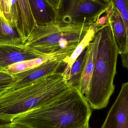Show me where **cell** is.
<instances>
[{
  "instance_id": "1",
  "label": "cell",
  "mask_w": 128,
  "mask_h": 128,
  "mask_svg": "<svg viewBox=\"0 0 128 128\" xmlns=\"http://www.w3.org/2000/svg\"><path fill=\"white\" fill-rule=\"evenodd\" d=\"M91 114L79 89L71 86L11 122L32 128H80L89 123Z\"/></svg>"
},
{
  "instance_id": "2",
  "label": "cell",
  "mask_w": 128,
  "mask_h": 128,
  "mask_svg": "<svg viewBox=\"0 0 128 128\" xmlns=\"http://www.w3.org/2000/svg\"><path fill=\"white\" fill-rule=\"evenodd\" d=\"M71 87L63 72L49 74L31 84L0 95V124L11 122Z\"/></svg>"
},
{
  "instance_id": "3",
  "label": "cell",
  "mask_w": 128,
  "mask_h": 128,
  "mask_svg": "<svg viewBox=\"0 0 128 128\" xmlns=\"http://www.w3.org/2000/svg\"><path fill=\"white\" fill-rule=\"evenodd\" d=\"M101 36L88 92L85 97L90 108L106 107L114 92V80L119 54L115 44L109 18L101 26Z\"/></svg>"
},
{
  "instance_id": "4",
  "label": "cell",
  "mask_w": 128,
  "mask_h": 128,
  "mask_svg": "<svg viewBox=\"0 0 128 128\" xmlns=\"http://www.w3.org/2000/svg\"><path fill=\"white\" fill-rule=\"evenodd\" d=\"M93 26H36L25 45L43 57L62 60L70 57Z\"/></svg>"
},
{
  "instance_id": "5",
  "label": "cell",
  "mask_w": 128,
  "mask_h": 128,
  "mask_svg": "<svg viewBox=\"0 0 128 128\" xmlns=\"http://www.w3.org/2000/svg\"><path fill=\"white\" fill-rule=\"evenodd\" d=\"M111 7L109 0H59L56 24L92 26Z\"/></svg>"
},
{
  "instance_id": "6",
  "label": "cell",
  "mask_w": 128,
  "mask_h": 128,
  "mask_svg": "<svg viewBox=\"0 0 128 128\" xmlns=\"http://www.w3.org/2000/svg\"><path fill=\"white\" fill-rule=\"evenodd\" d=\"M67 64L64 60H49L30 70L14 74L13 76L16 81L8 91L28 86L50 73L64 72Z\"/></svg>"
},
{
  "instance_id": "7",
  "label": "cell",
  "mask_w": 128,
  "mask_h": 128,
  "mask_svg": "<svg viewBox=\"0 0 128 128\" xmlns=\"http://www.w3.org/2000/svg\"><path fill=\"white\" fill-rule=\"evenodd\" d=\"M101 128H128V82L122 85Z\"/></svg>"
},
{
  "instance_id": "8",
  "label": "cell",
  "mask_w": 128,
  "mask_h": 128,
  "mask_svg": "<svg viewBox=\"0 0 128 128\" xmlns=\"http://www.w3.org/2000/svg\"><path fill=\"white\" fill-rule=\"evenodd\" d=\"M113 36L119 54L121 55L122 66L128 68V33L120 12L113 5L108 12Z\"/></svg>"
},
{
  "instance_id": "9",
  "label": "cell",
  "mask_w": 128,
  "mask_h": 128,
  "mask_svg": "<svg viewBox=\"0 0 128 128\" xmlns=\"http://www.w3.org/2000/svg\"><path fill=\"white\" fill-rule=\"evenodd\" d=\"M44 58L25 45L0 44V71H5L11 65L38 58Z\"/></svg>"
},
{
  "instance_id": "10",
  "label": "cell",
  "mask_w": 128,
  "mask_h": 128,
  "mask_svg": "<svg viewBox=\"0 0 128 128\" xmlns=\"http://www.w3.org/2000/svg\"><path fill=\"white\" fill-rule=\"evenodd\" d=\"M104 22H98L93 39L88 46V52L79 90L84 97L88 92L91 78L97 59L98 46L101 36V26Z\"/></svg>"
},
{
  "instance_id": "11",
  "label": "cell",
  "mask_w": 128,
  "mask_h": 128,
  "mask_svg": "<svg viewBox=\"0 0 128 128\" xmlns=\"http://www.w3.org/2000/svg\"><path fill=\"white\" fill-rule=\"evenodd\" d=\"M17 18L16 29L25 43L36 26L28 0H16Z\"/></svg>"
},
{
  "instance_id": "12",
  "label": "cell",
  "mask_w": 128,
  "mask_h": 128,
  "mask_svg": "<svg viewBox=\"0 0 128 128\" xmlns=\"http://www.w3.org/2000/svg\"><path fill=\"white\" fill-rule=\"evenodd\" d=\"M36 26L56 24L57 13L47 0H28Z\"/></svg>"
},
{
  "instance_id": "13",
  "label": "cell",
  "mask_w": 128,
  "mask_h": 128,
  "mask_svg": "<svg viewBox=\"0 0 128 128\" xmlns=\"http://www.w3.org/2000/svg\"><path fill=\"white\" fill-rule=\"evenodd\" d=\"M88 52V46L77 57L71 67L68 74V82L70 86L79 88L85 67Z\"/></svg>"
},
{
  "instance_id": "14",
  "label": "cell",
  "mask_w": 128,
  "mask_h": 128,
  "mask_svg": "<svg viewBox=\"0 0 128 128\" xmlns=\"http://www.w3.org/2000/svg\"><path fill=\"white\" fill-rule=\"evenodd\" d=\"M16 28L8 24L0 15V44L25 45Z\"/></svg>"
},
{
  "instance_id": "15",
  "label": "cell",
  "mask_w": 128,
  "mask_h": 128,
  "mask_svg": "<svg viewBox=\"0 0 128 128\" xmlns=\"http://www.w3.org/2000/svg\"><path fill=\"white\" fill-rule=\"evenodd\" d=\"M97 25V23L93 26L89 32L85 36L80 42V43L77 46L70 57L68 58H66V59L64 60L66 62L67 64L63 72V73L66 76L67 80L68 77V74L70 70L71 66L76 60L77 57L82 53L84 50L88 46L89 43L93 39Z\"/></svg>"
},
{
  "instance_id": "16",
  "label": "cell",
  "mask_w": 128,
  "mask_h": 128,
  "mask_svg": "<svg viewBox=\"0 0 128 128\" xmlns=\"http://www.w3.org/2000/svg\"><path fill=\"white\" fill-rule=\"evenodd\" d=\"M49 60H56L51 58L44 57L23 61L10 66L5 72L11 75H14L30 70Z\"/></svg>"
},
{
  "instance_id": "17",
  "label": "cell",
  "mask_w": 128,
  "mask_h": 128,
  "mask_svg": "<svg viewBox=\"0 0 128 128\" xmlns=\"http://www.w3.org/2000/svg\"><path fill=\"white\" fill-rule=\"evenodd\" d=\"M113 5L120 12L126 32L128 33V0H110Z\"/></svg>"
},
{
  "instance_id": "18",
  "label": "cell",
  "mask_w": 128,
  "mask_h": 128,
  "mask_svg": "<svg viewBox=\"0 0 128 128\" xmlns=\"http://www.w3.org/2000/svg\"><path fill=\"white\" fill-rule=\"evenodd\" d=\"M16 81L15 78L5 71H0V95L8 91Z\"/></svg>"
},
{
  "instance_id": "19",
  "label": "cell",
  "mask_w": 128,
  "mask_h": 128,
  "mask_svg": "<svg viewBox=\"0 0 128 128\" xmlns=\"http://www.w3.org/2000/svg\"><path fill=\"white\" fill-rule=\"evenodd\" d=\"M0 15L8 24L13 27L10 0H0Z\"/></svg>"
},
{
  "instance_id": "20",
  "label": "cell",
  "mask_w": 128,
  "mask_h": 128,
  "mask_svg": "<svg viewBox=\"0 0 128 128\" xmlns=\"http://www.w3.org/2000/svg\"><path fill=\"white\" fill-rule=\"evenodd\" d=\"M0 128H32L19 122H11L2 123L0 124Z\"/></svg>"
},
{
  "instance_id": "21",
  "label": "cell",
  "mask_w": 128,
  "mask_h": 128,
  "mask_svg": "<svg viewBox=\"0 0 128 128\" xmlns=\"http://www.w3.org/2000/svg\"><path fill=\"white\" fill-rule=\"evenodd\" d=\"M55 9H57L59 4V0H47Z\"/></svg>"
},
{
  "instance_id": "22",
  "label": "cell",
  "mask_w": 128,
  "mask_h": 128,
  "mask_svg": "<svg viewBox=\"0 0 128 128\" xmlns=\"http://www.w3.org/2000/svg\"><path fill=\"white\" fill-rule=\"evenodd\" d=\"M89 128V123L86 124L83 127H82V128Z\"/></svg>"
},
{
  "instance_id": "23",
  "label": "cell",
  "mask_w": 128,
  "mask_h": 128,
  "mask_svg": "<svg viewBox=\"0 0 128 128\" xmlns=\"http://www.w3.org/2000/svg\"><path fill=\"white\" fill-rule=\"evenodd\" d=\"M109 0L110 1V0Z\"/></svg>"
}]
</instances>
